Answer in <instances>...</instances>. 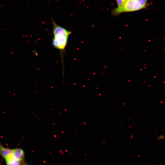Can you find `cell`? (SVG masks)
Returning <instances> with one entry per match:
<instances>
[{
	"instance_id": "cell-1",
	"label": "cell",
	"mask_w": 165,
	"mask_h": 165,
	"mask_svg": "<svg viewBox=\"0 0 165 165\" xmlns=\"http://www.w3.org/2000/svg\"><path fill=\"white\" fill-rule=\"evenodd\" d=\"M53 25V37L52 40L53 47L59 50L61 53L65 51L68 38L72 32L65 28L57 24L52 19Z\"/></svg>"
},
{
	"instance_id": "cell-2",
	"label": "cell",
	"mask_w": 165,
	"mask_h": 165,
	"mask_svg": "<svg viewBox=\"0 0 165 165\" xmlns=\"http://www.w3.org/2000/svg\"><path fill=\"white\" fill-rule=\"evenodd\" d=\"M148 0H127L121 6L117 7L113 9L112 13L117 16L124 12L137 11L145 8Z\"/></svg>"
},
{
	"instance_id": "cell-3",
	"label": "cell",
	"mask_w": 165,
	"mask_h": 165,
	"mask_svg": "<svg viewBox=\"0 0 165 165\" xmlns=\"http://www.w3.org/2000/svg\"><path fill=\"white\" fill-rule=\"evenodd\" d=\"M12 155L16 160L20 163L23 162L24 157V153L22 149L16 148L13 149Z\"/></svg>"
},
{
	"instance_id": "cell-4",
	"label": "cell",
	"mask_w": 165,
	"mask_h": 165,
	"mask_svg": "<svg viewBox=\"0 0 165 165\" xmlns=\"http://www.w3.org/2000/svg\"><path fill=\"white\" fill-rule=\"evenodd\" d=\"M13 152V149L5 148L0 143V155L3 158H5L10 156Z\"/></svg>"
},
{
	"instance_id": "cell-5",
	"label": "cell",
	"mask_w": 165,
	"mask_h": 165,
	"mask_svg": "<svg viewBox=\"0 0 165 165\" xmlns=\"http://www.w3.org/2000/svg\"><path fill=\"white\" fill-rule=\"evenodd\" d=\"M6 164L7 165H19L20 162L16 160L12 155L4 158Z\"/></svg>"
},
{
	"instance_id": "cell-6",
	"label": "cell",
	"mask_w": 165,
	"mask_h": 165,
	"mask_svg": "<svg viewBox=\"0 0 165 165\" xmlns=\"http://www.w3.org/2000/svg\"><path fill=\"white\" fill-rule=\"evenodd\" d=\"M127 0H116L118 7H119L122 6Z\"/></svg>"
},
{
	"instance_id": "cell-7",
	"label": "cell",
	"mask_w": 165,
	"mask_h": 165,
	"mask_svg": "<svg viewBox=\"0 0 165 165\" xmlns=\"http://www.w3.org/2000/svg\"><path fill=\"white\" fill-rule=\"evenodd\" d=\"M164 138V135H161L158 138V140L160 139H162Z\"/></svg>"
}]
</instances>
